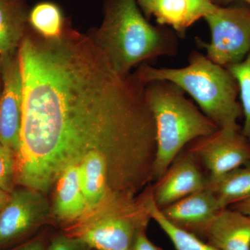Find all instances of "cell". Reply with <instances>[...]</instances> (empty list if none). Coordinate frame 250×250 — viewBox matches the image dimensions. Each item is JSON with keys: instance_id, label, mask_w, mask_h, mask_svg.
<instances>
[{"instance_id": "44dd1931", "label": "cell", "mask_w": 250, "mask_h": 250, "mask_svg": "<svg viewBox=\"0 0 250 250\" xmlns=\"http://www.w3.org/2000/svg\"><path fill=\"white\" fill-rule=\"evenodd\" d=\"M90 249L76 236L59 235L51 242L47 250H88Z\"/></svg>"}, {"instance_id": "cb8c5ba5", "label": "cell", "mask_w": 250, "mask_h": 250, "mask_svg": "<svg viewBox=\"0 0 250 250\" xmlns=\"http://www.w3.org/2000/svg\"><path fill=\"white\" fill-rule=\"evenodd\" d=\"M14 250H45V245L41 240H34Z\"/></svg>"}, {"instance_id": "8992f818", "label": "cell", "mask_w": 250, "mask_h": 250, "mask_svg": "<svg viewBox=\"0 0 250 250\" xmlns=\"http://www.w3.org/2000/svg\"><path fill=\"white\" fill-rule=\"evenodd\" d=\"M147 196L144 205L134 209L104 212L91 216L85 220L74 236L82 240L90 249L131 250L135 237L146 230L151 220L146 205Z\"/></svg>"}, {"instance_id": "d6986e66", "label": "cell", "mask_w": 250, "mask_h": 250, "mask_svg": "<svg viewBox=\"0 0 250 250\" xmlns=\"http://www.w3.org/2000/svg\"><path fill=\"white\" fill-rule=\"evenodd\" d=\"M236 79L244 123L241 132L250 143V52L242 62L228 67Z\"/></svg>"}, {"instance_id": "9a60e30c", "label": "cell", "mask_w": 250, "mask_h": 250, "mask_svg": "<svg viewBox=\"0 0 250 250\" xmlns=\"http://www.w3.org/2000/svg\"><path fill=\"white\" fill-rule=\"evenodd\" d=\"M141 9L146 16H154L160 25L170 26L182 37L200 20L187 0H152Z\"/></svg>"}, {"instance_id": "ba28073f", "label": "cell", "mask_w": 250, "mask_h": 250, "mask_svg": "<svg viewBox=\"0 0 250 250\" xmlns=\"http://www.w3.org/2000/svg\"><path fill=\"white\" fill-rule=\"evenodd\" d=\"M2 89L0 94V143L14 154L21 146L23 83L18 52L0 58Z\"/></svg>"}, {"instance_id": "5b68a950", "label": "cell", "mask_w": 250, "mask_h": 250, "mask_svg": "<svg viewBox=\"0 0 250 250\" xmlns=\"http://www.w3.org/2000/svg\"><path fill=\"white\" fill-rule=\"evenodd\" d=\"M210 33L209 42L197 39L212 62L228 67L242 62L250 52V8L218 6L204 18Z\"/></svg>"}, {"instance_id": "ffe728a7", "label": "cell", "mask_w": 250, "mask_h": 250, "mask_svg": "<svg viewBox=\"0 0 250 250\" xmlns=\"http://www.w3.org/2000/svg\"><path fill=\"white\" fill-rule=\"evenodd\" d=\"M16 182V159L8 148L0 143V188L11 193Z\"/></svg>"}, {"instance_id": "4316f807", "label": "cell", "mask_w": 250, "mask_h": 250, "mask_svg": "<svg viewBox=\"0 0 250 250\" xmlns=\"http://www.w3.org/2000/svg\"><path fill=\"white\" fill-rule=\"evenodd\" d=\"M238 1H243V2L249 4L250 6V0H212V1L215 4L218 5V6H228L231 3Z\"/></svg>"}, {"instance_id": "30bf717a", "label": "cell", "mask_w": 250, "mask_h": 250, "mask_svg": "<svg viewBox=\"0 0 250 250\" xmlns=\"http://www.w3.org/2000/svg\"><path fill=\"white\" fill-rule=\"evenodd\" d=\"M208 184V177L198 161L184 148L152 186L153 200L162 209L184 197L205 190Z\"/></svg>"}, {"instance_id": "6da1fadb", "label": "cell", "mask_w": 250, "mask_h": 250, "mask_svg": "<svg viewBox=\"0 0 250 250\" xmlns=\"http://www.w3.org/2000/svg\"><path fill=\"white\" fill-rule=\"evenodd\" d=\"M18 58L23 102L16 182L44 193L90 152L152 182L155 125L136 74L117 72L90 36L68 24L55 39L29 28Z\"/></svg>"}, {"instance_id": "8fae6325", "label": "cell", "mask_w": 250, "mask_h": 250, "mask_svg": "<svg viewBox=\"0 0 250 250\" xmlns=\"http://www.w3.org/2000/svg\"><path fill=\"white\" fill-rule=\"evenodd\" d=\"M160 210L166 219L176 227L205 240L207 229L222 209L214 195L207 188Z\"/></svg>"}, {"instance_id": "7a4b0ae2", "label": "cell", "mask_w": 250, "mask_h": 250, "mask_svg": "<svg viewBox=\"0 0 250 250\" xmlns=\"http://www.w3.org/2000/svg\"><path fill=\"white\" fill-rule=\"evenodd\" d=\"M90 36L123 75L139 64L178 51L177 34L148 22L137 0H106L103 23Z\"/></svg>"}, {"instance_id": "4fadbf2b", "label": "cell", "mask_w": 250, "mask_h": 250, "mask_svg": "<svg viewBox=\"0 0 250 250\" xmlns=\"http://www.w3.org/2000/svg\"><path fill=\"white\" fill-rule=\"evenodd\" d=\"M52 211L63 223H72L88 218V209L80 179V166L74 164L62 171L57 182Z\"/></svg>"}, {"instance_id": "ac0fdd59", "label": "cell", "mask_w": 250, "mask_h": 250, "mask_svg": "<svg viewBox=\"0 0 250 250\" xmlns=\"http://www.w3.org/2000/svg\"><path fill=\"white\" fill-rule=\"evenodd\" d=\"M29 25L33 31L47 39H55L63 34L67 25L62 9L50 1H42L29 11Z\"/></svg>"}, {"instance_id": "3957f363", "label": "cell", "mask_w": 250, "mask_h": 250, "mask_svg": "<svg viewBox=\"0 0 250 250\" xmlns=\"http://www.w3.org/2000/svg\"><path fill=\"white\" fill-rule=\"evenodd\" d=\"M136 75L143 83L164 81L188 94L197 106L219 128L238 127L243 116L236 79L228 67L192 51L183 67H156L144 63Z\"/></svg>"}, {"instance_id": "603a6c76", "label": "cell", "mask_w": 250, "mask_h": 250, "mask_svg": "<svg viewBox=\"0 0 250 250\" xmlns=\"http://www.w3.org/2000/svg\"><path fill=\"white\" fill-rule=\"evenodd\" d=\"M146 231L143 230L137 233L133 242L131 250H162L148 238Z\"/></svg>"}, {"instance_id": "d4e9b609", "label": "cell", "mask_w": 250, "mask_h": 250, "mask_svg": "<svg viewBox=\"0 0 250 250\" xmlns=\"http://www.w3.org/2000/svg\"><path fill=\"white\" fill-rule=\"evenodd\" d=\"M230 208L238 210V211L250 217V198L235 204V205L230 207Z\"/></svg>"}, {"instance_id": "277c9868", "label": "cell", "mask_w": 250, "mask_h": 250, "mask_svg": "<svg viewBox=\"0 0 250 250\" xmlns=\"http://www.w3.org/2000/svg\"><path fill=\"white\" fill-rule=\"evenodd\" d=\"M145 95L156 129V153L153 181L162 177L189 143L219 129L185 93L173 83H146Z\"/></svg>"}, {"instance_id": "83f0119b", "label": "cell", "mask_w": 250, "mask_h": 250, "mask_svg": "<svg viewBox=\"0 0 250 250\" xmlns=\"http://www.w3.org/2000/svg\"><path fill=\"white\" fill-rule=\"evenodd\" d=\"M151 1H152V0H137L138 4H139L141 9L144 7L146 5H147L149 2H150Z\"/></svg>"}, {"instance_id": "7402d4cb", "label": "cell", "mask_w": 250, "mask_h": 250, "mask_svg": "<svg viewBox=\"0 0 250 250\" xmlns=\"http://www.w3.org/2000/svg\"><path fill=\"white\" fill-rule=\"evenodd\" d=\"M199 19L204 18L215 6L212 0H187Z\"/></svg>"}, {"instance_id": "2e32d148", "label": "cell", "mask_w": 250, "mask_h": 250, "mask_svg": "<svg viewBox=\"0 0 250 250\" xmlns=\"http://www.w3.org/2000/svg\"><path fill=\"white\" fill-rule=\"evenodd\" d=\"M207 188L221 209L250 198V161L208 182Z\"/></svg>"}, {"instance_id": "9c48e42d", "label": "cell", "mask_w": 250, "mask_h": 250, "mask_svg": "<svg viewBox=\"0 0 250 250\" xmlns=\"http://www.w3.org/2000/svg\"><path fill=\"white\" fill-rule=\"evenodd\" d=\"M43 195L26 187L10 193L0 213V247L30 233L49 217L50 207Z\"/></svg>"}, {"instance_id": "7c38bea8", "label": "cell", "mask_w": 250, "mask_h": 250, "mask_svg": "<svg viewBox=\"0 0 250 250\" xmlns=\"http://www.w3.org/2000/svg\"><path fill=\"white\" fill-rule=\"evenodd\" d=\"M205 240L218 250H250V217L230 207L220 210Z\"/></svg>"}, {"instance_id": "f1b7e54d", "label": "cell", "mask_w": 250, "mask_h": 250, "mask_svg": "<svg viewBox=\"0 0 250 250\" xmlns=\"http://www.w3.org/2000/svg\"><path fill=\"white\" fill-rule=\"evenodd\" d=\"M1 89H2V80H1V65H0V94H1Z\"/></svg>"}, {"instance_id": "484cf974", "label": "cell", "mask_w": 250, "mask_h": 250, "mask_svg": "<svg viewBox=\"0 0 250 250\" xmlns=\"http://www.w3.org/2000/svg\"><path fill=\"white\" fill-rule=\"evenodd\" d=\"M9 198L10 193L0 188V213H1V210L4 208L6 204H7Z\"/></svg>"}, {"instance_id": "52a82bcc", "label": "cell", "mask_w": 250, "mask_h": 250, "mask_svg": "<svg viewBox=\"0 0 250 250\" xmlns=\"http://www.w3.org/2000/svg\"><path fill=\"white\" fill-rule=\"evenodd\" d=\"M208 172V182L250 161V143L238 127L219 128L185 147Z\"/></svg>"}, {"instance_id": "e0dca14e", "label": "cell", "mask_w": 250, "mask_h": 250, "mask_svg": "<svg viewBox=\"0 0 250 250\" xmlns=\"http://www.w3.org/2000/svg\"><path fill=\"white\" fill-rule=\"evenodd\" d=\"M146 205L151 220L168 237L176 250H218L200 237L177 228L167 220L153 200L152 186L148 191Z\"/></svg>"}, {"instance_id": "5bb4252c", "label": "cell", "mask_w": 250, "mask_h": 250, "mask_svg": "<svg viewBox=\"0 0 250 250\" xmlns=\"http://www.w3.org/2000/svg\"><path fill=\"white\" fill-rule=\"evenodd\" d=\"M24 0H0V58L17 54L29 29Z\"/></svg>"}]
</instances>
